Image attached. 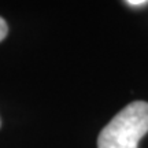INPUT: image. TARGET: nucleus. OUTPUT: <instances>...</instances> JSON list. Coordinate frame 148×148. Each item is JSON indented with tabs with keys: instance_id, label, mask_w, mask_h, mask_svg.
Instances as JSON below:
<instances>
[{
	"instance_id": "nucleus-2",
	"label": "nucleus",
	"mask_w": 148,
	"mask_h": 148,
	"mask_svg": "<svg viewBox=\"0 0 148 148\" xmlns=\"http://www.w3.org/2000/svg\"><path fill=\"white\" fill-rule=\"evenodd\" d=\"M7 33H8V26H7L4 19L0 16V41H3V38L7 36Z\"/></svg>"
},
{
	"instance_id": "nucleus-1",
	"label": "nucleus",
	"mask_w": 148,
	"mask_h": 148,
	"mask_svg": "<svg viewBox=\"0 0 148 148\" xmlns=\"http://www.w3.org/2000/svg\"><path fill=\"white\" fill-rule=\"evenodd\" d=\"M148 132V103L133 101L116 114L97 138V148H137Z\"/></svg>"
},
{
	"instance_id": "nucleus-3",
	"label": "nucleus",
	"mask_w": 148,
	"mask_h": 148,
	"mask_svg": "<svg viewBox=\"0 0 148 148\" xmlns=\"http://www.w3.org/2000/svg\"><path fill=\"white\" fill-rule=\"evenodd\" d=\"M125 4H127L129 7H144L148 4V0H127L125 1Z\"/></svg>"
}]
</instances>
